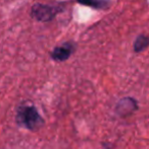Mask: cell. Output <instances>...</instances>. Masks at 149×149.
<instances>
[{
    "label": "cell",
    "instance_id": "obj_1",
    "mask_svg": "<svg viewBox=\"0 0 149 149\" xmlns=\"http://www.w3.org/2000/svg\"><path fill=\"white\" fill-rule=\"evenodd\" d=\"M16 121L20 127L26 128L29 131L36 132L44 126L45 122L37 109L33 104H22L16 110Z\"/></svg>",
    "mask_w": 149,
    "mask_h": 149
},
{
    "label": "cell",
    "instance_id": "obj_2",
    "mask_svg": "<svg viewBox=\"0 0 149 149\" xmlns=\"http://www.w3.org/2000/svg\"><path fill=\"white\" fill-rule=\"evenodd\" d=\"M66 4V2H62L55 5H51V4H43L38 2L31 7V16L37 22H50L59 12L64 11Z\"/></svg>",
    "mask_w": 149,
    "mask_h": 149
},
{
    "label": "cell",
    "instance_id": "obj_3",
    "mask_svg": "<svg viewBox=\"0 0 149 149\" xmlns=\"http://www.w3.org/2000/svg\"><path fill=\"white\" fill-rule=\"evenodd\" d=\"M76 45L73 42H66L61 46L55 47L50 53V57L55 62H64L74 54Z\"/></svg>",
    "mask_w": 149,
    "mask_h": 149
},
{
    "label": "cell",
    "instance_id": "obj_4",
    "mask_svg": "<svg viewBox=\"0 0 149 149\" xmlns=\"http://www.w3.org/2000/svg\"><path fill=\"white\" fill-rule=\"evenodd\" d=\"M138 109L137 100L133 97H124L119 100L115 106V112L121 117H127Z\"/></svg>",
    "mask_w": 149,
    "mask_h": 149
},
{
    "label": "cell",
    "instance_id": "obj_5",
    "mask_svg": "<svg viewBox=\"0 0 149 149\" xmlns=\"http://www.w3.org/2000/svg\"><path fill=\"white\" fill-rule=\"evenodd\" d=\"M77 2L95 9H107L110 5L109 0H77Z\"/></svg>",
    "mask_w": 149,
    "mask_h": 149
},
{
    "label": "cell",
    "instance_id": "obj_6",
    "mask_svg": "<svg viewBox=\"0 0 149 149\" xmlns=\"http://www.w3.org/2000/svg\"><path fill=\"white\" fill-rule=\"evenodd\" d=\"M149 45V39L146 35H139L136 38L134 42V52L135 53H140L143 52L148 48Z\"/></svg>",
    "mask_w": 149,
    "mask_h": 149
}]
</instances>
